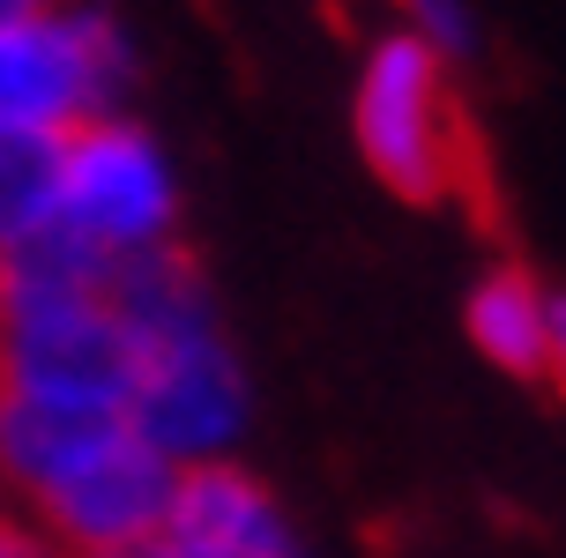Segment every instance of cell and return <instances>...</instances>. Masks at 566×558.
Masks as SVG:
<instances>
[{
    "label": "cell",
    "instance_id": "cell-13",
    "mask_svg": "<svg viewBox=\"0 0 566 558\" xmlns=\"http://www.w3.org/2000/svg\"><path fill=\"white\" fill-rule=\"evenodd\" d=\"M552 380L566 388V291H552Z\"/></svg>",
    "mask_w": 566,
    "mask_h": 558
},
{
    "label": "cell",
    "instance_id": "cell-11",
    "mask_svg": "<svg viewBox=\"0 0 566 558\" xmlns=\"http://www.w3.org/2000/svg\"><path fill=\"white\" fill-rule=\"evenodd\" d=\"M396 30H410L418 45H432L448 67L478 60V45H484L478 0H396Z\"/></svg>",
    "mask_w": 566,
    "mask_h": 558
},
{
    "label": "cell",
    "instance_id": "cell-14",
    "mask_svg": "<svg viewBox=\"0 0 566 558\" xmlns=\"http://www.w3.org/2000/svg\"><path fill=\"white\" fill-rule=\"evenodd\" d=\"M53 0H0V30H15V23H30V15H45Z\"/></svg>",
    "mask_w": 566,
    "mask_h": 558
},
{
    "label": "cell",
    "instance_id": "cell-3",
    "mask_svg": "<svg viewBox=\"0 0 566 558\" xmlns=\"http://www.w3.org/2000/svg\"><path fill=\"white\" fill-rule=\"evenodd\" d=\"M135 38L97 0H53L45 15L0 30V135H53L127 112L135 97Z\"/></svg>",
    "mask_w": 566,
    "mask_h": 558
},
{
    "label": "cell",
    "instance_id": "cell-1",
    "mask_svg": "<svg viewBox=\"0 0 566 558\" xmlns=\"http://www.w3.org/2000/svg\"><path fill=\"white\" fill-rule=\"evenodd\" d=\"M113 269L67 231L0 261V388L75 410H127L142 350L113 306Z\"/></svg>",
    "mask_w": 566,
    "mask_h": 558
},
{
    "label": "cell",
    "instance_id": "cell-10",
    "mask_svg": "<svg viewBox=\"0 0 566 558\" xmlns=\"http://www.w3.org/2000/svg\"><path fill=\"white\" fill-rule=\"evenodd\" d=\"M60 231V141L0 135V261Z\"/></svg>",
    "mask_w": 566,
    "mask_h": 558
},
{
    "label": "cell",
    "instance_id": "cell-7",
    "mask_svg": "<svg viewBox=\"0 0 566 558\" xmlns=\"http://www.w3.org/2000/svg\"><path fill=\"white\" fill-rule=\"evenodd\" d=\"M127 558H313L291 506L247 462H201L179 476L171 522Z\"/></svg>",
    "mask_w": 566,
    "mask_h": 558
},
{
    "label": "cell",
    "instance_id": "cell-9",
    "mask_svg": "<svg viewBox=\"0 0 566 558\" xmlns=\"http://www.w3.org/2000/svg\"><path fill=\"white\" fill-rule=\"evenodd\" d=\"M462 335L492 372L552 380V283L530 276L522 261H492L462 298Z\"/></svg>",
    "mask_w": 566,
    "mask_h": 558
},
{
    "label": "cell",
    "instance_id": "cell-6",
    "mask_svg": "<svg viewBox=\"0 0 566 558\" xmlns=\"http://www.w3.org/2000/svg\"><path fill=\"white\" fill-rule=\"evenodd\" d=\"M179 476H187L179 462H165L142 432H127V440L105 446L60 499L38 506L30 529L45 536L53 551H67V558H127L171 522Z\"/></svg>",
    "mask_w": 566,
    "mask_h": 558
},
{
    "label": "cell",
    "instance_id": "cell-5",
    "mask_svg": "<svg viewBox=\"0 0 566 558\" xmlns=\"http://www.w3.org/2000/svg\"><path fill=\"white\" fill-rule=\"evenodd\" d=\"M127 424L165 462H179V470L239 462V446L254 432V380H247V358L224 335V320L142 350L135 394H127Z\"/></svg>",
    "mask_w": 566,
    "mask_h": 558
},
{
    "label": "cell",
    "instance_id": "cell-4",
    "mask_svg": "<svg viewBox=\"0 0 566 558\" xmlns=\"http://www.w3.org/2000/svg\"><path fill=\"white\" fill-rule=\"evenodd\" d=\"M179 217H187L179 165L135 112H105L60 141V231L90 261L119 269L179 246Z\"/></svg>",
    "mask_w": 566,
    "mask_h": 558
},
{
    "label": "cell",
    "instance_id": "cell-8",
    "mask_svg": "<svg viewBox=\"0 0 566 558\" xmlns=\"http://www.w3.org/2000/svg\"><path fill=\"white\" fill-rule=\"evenodd\" d=\"M127 432H135L127 410H75V402H38V394L0 388V499L30 522Z\"/></svg>",
    "mask_w": 566,
    "mask_h": 558
},
{
    "label": "cell",
    "instance_id": "cell-12",
    "mask_svg": "<svg viewBox=\"0 0 566 558\" xmlns=\"http://www.w3.org/2000/svg\"><path fill=\"white\" fill-rule=\"evenodd\" d=\"M0 558H67V551H53V544H45V536L30 529V522L15 514V506L0 499Z\"/></svg>",
    "mask_w": 566,
    "mask_h": 558
},
{
    "label": "cell",
    "instance_id": "cell-2",
    "mask_svg": "<svg viewBox=\"0 0 566 558\" xmlns=\"http://www.w3.org/2000/svg\"><path fill=\"white\" fill-rule=\"evenodd\" d=\"M350 141L373 165L388 194L418 201H454L470 179V141H462V112H454V67L410 30L373 38L350 83Z\"/></svg>",
    "mask_w": 566,
    "mask_h": 558
}]
</instances>
